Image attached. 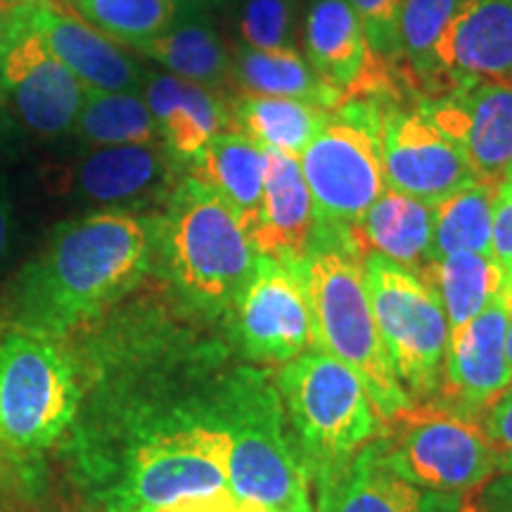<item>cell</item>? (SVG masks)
Returning <instances> with one entry per match:
<instances>
[{
    "label": "cell",
    "instance_id": "obj_37",
    "mask_svg": "<svg viewBox=\"0 0 512 512\" xmlns=\"http://www.w3.org/2000/svg\"><path fill=\"white\" fill-rule=\"evenodd\" d=\"M155 512H254V508L240 503L233 494H221L211 498H190V501L174 503Z\"/></svg>",
    "mask_w": 512,
    "mask_h": 512
},
{
    "label": "cell",
    "instance_id": "obj_30",
    "mask_svg": "<svg viewBox=\"0 0 512 512\" xmlns=\"http://www.w3.org/2000/svg\"><path fill=\"white\" fill-rule=\"evenodd\" d=\"M74 133L93 147L159 143L155 119L143 93H107L86 88Z\"/></svg>",
    "mask_w": 512,
    "mask_h": 512
},
{
    "label": "cell",
    "instance_id": "obj_7",
    "mask_svg": "<svg viewBox=\"0 0 512 512\" xmlns=\"http://www.w3.org/2000/svg\"><path fill=\"white\" fill-rule=\"evenodd\" d=\"M79 396L72 356L57 339L19 330L0 337V448L48 451L72 425Z\"/></svg>",
    "mask_w": 512,
    "mask_h": 512
},
{
    "label": "cell",
    "instance_id": "obj_17",
    "mask_svg": "<svg viewBox=\"0 0 512 512\" xmlns=\"http://www.w3.org/2000/svg\"><path fill=\"white\" fill-rule=\"evenodd\" d=\"M460 79L512 81V0H463L432 50V95Z\"/></svg>",
    "mask_w": 512,
    "mask_h": 512
},
{
    "label": "cell",
    "instance_id": "obj_36",
    "mask_svg": "<svg viewBox=\"0 0 512 512\" xmlns=\"http://www.w3.org/2000/svg\"><path fill=\"white\" fill-rule=\"evenodd\" d=\"M482 425L494 453L496 472L512 475V384L486 408Z\"/></svg>",
    "mask_w": 512,
    "mask_h": 512
},
{
    "label": "cell",
    "instance_id": "obj_3",
    "mask_svg": "<svg viewBox=\"0 0 512 512\" xmlns=\"http://www.w3.org/2000/svg\"><path fill=\"white\" fill-rule=\"evenodd\" d=\"M157 256L185 304L230 316L256 266V249L233 209L192 176H181L155 216Z\"/></svg>",
    "mask_w": 512,
    "mask_h": 512
},
{
    "label": "cell",
    "instance_id": "obj_26",
    "mask_svg": "<svg viewBox=\"0 0 512 512\" xmlns=\"http://www.w3.org/2000/svg\"><path fill=\"white\" fill-rule=\"evenodd\" d=\"M230 86L238 88L242 95L302 100L323 110H335L347 102L342 93L313 72L299 48L254 50L238 46L233 55Z\"/></svg>",
    "mask_w": 512,
    "mask_h": 512
},
{
    "label": "cell",
    "instance_id": "obj_9",
    "mask_svg": "<svg viewBox=\"0 0 512 512\" xmlns=\"http://www.w3.org/2000/svg\"><path fill=\"white\" fill-rule=\"evenodd\" d=\"M370 304L396 380L411 403L439 396L448 320L439 297L418 273L380 254L363 259Z\"/></svg>",
    "mask_w": 512,
    "mask_h": 512
},
{
    "label": "cell",
    "instance_id": "obj_25",
    "mask_svg": "<svg viewBox=\"0 0 512 512\" xmlns=\"http://www.w3.org/2000/svg\"><path fill=\"white\" fill-rule=\"evenodd\" d=\"M195 181L214 190L249 230L264 190L266 152L238 131H223L185 166Z\"/></svg>",
    "mask_w": 512,
    "mask_h": 512
},
{
    "label": "cell",
    "instance_id": "obj_13",
    "mask_svg": "<svg viewBox=\"0 0 512 512\" xmlns=\"http://www.w3.org/2000/svg\"><path fill=\"white\" fill-rule=\"evenodd\" d=\"M242 354L261 363L292 361L313 347L311 311L299 268L256 256L245 290L230 311Z\"/></svg>",
    "mask_w": 512,
    "mask_h": 512
},
{
    "label": "cell",
    "instance_id": "obj_35",
    "mask_svg": "<svg viewBox=\"0 0 512 512\" xmlns=\"http://www.w3.org/2000/svg\"><path fill=\"white\" fill-rule=\"evenodd\" d=\"M491 252L496 264L501 266L503 287L501 292L512 304V164L498 181L494 202V235H491Z\"/></svg>",
    "mask_w": 512,
    "mask_h": 512
},
{
    "label": "cell",
    "instance_id": "obj_33",
    "mask_svg": "<svg viewBox=\"0 0 512 512\" xmlns=\"http://www.w3.org/2000/svg\"><path fill=\"white\" fill-rule=\"evenodd\" d=\"M304 0H240L238 46L254 50L297 48Z\"/></svg>",
    "mask_w": 512,
    "mask_h": 512
},
{
    "label": "cell",
    "instance_id": "obj_10",
    "mask_svg": "<svg viewBox=\"0 0 512 512\" xmlns=\"http://www.w3.org/2000/svg\"><path fill=\"white\" fill-rule=\"evenodd\" d=\"M230 439L219 420L190 422L145 439L114 496V512H155L190 498L230 494Z\"/></svg>",
    "mask_w": 512,
    "mask_h": 512
},
{
    "label": "cell",
    "instance_id": "obj_23",
    "mask_svg": "<svg viewBox=\"0 0 512 512\" xmlns=\"http://www.w3.org/2000/svg\"><path fill=\"white\" fill-rule=\"evenodd\" d=\"M354 252L366 259L380 254L408 271L420 273L432 254V204L387 188L361 219L342 226Z\"/></svg>",
    "mask_w": 512,
    "mask_h": 512
},
{
    "label": "cell",
    "instance_id": "obj_4",
    "mask_svg": "<svg viewBox=\"0 0 512 512\" xmlns=\"http://www.w3.org/2000/svg\"><path fill=\"white\" fill-rule=\"evenodd\" d=\"M219 422L230 439V494L259 510L316 512L283 399L266 373L240 368L233 375L221 396Z\"/></svg>",
    "mask_w": 512,
    "mask_h": 512
},
{
    "label": "cell",
    "instance_id": "obj_1",
    "mask_svg": "<svg viewBox=\"0 0 512 512\" xmlns=\"http://www.w3.org/2000/svg\"><path fill=\"white\" fill-rule=\"evenodd\" d=\"M155 256V216L105 209L60 223L10 287L12 330L67 337L133 292Z\"/></svg>",
    "mask_w": 512,
    "mask_h": 512
},
{
    "label": "cell",
    "instance_id": "obj_22",
    "mask_svg": "<svg viewBox=\"0 0 512 512\" xmlns=\"http://www.w3.org/2000/svg\"><path fill=\"white\" fill-rule=\"evenodd\" d=\"M143 98L155 119L159 143L178 166H188L211 138L233 131L226 98L181 76L147 72Z\"/></svg>",
    "mask_w": 512,
    "mask_h": 512
},
{
    "label": "cell",
    "instance_id": "obj_12",
    "mask_svg": "<svg viewBox=\"0 0 512 512\" xmlns=\"http://www.w3.org/2000/svg\"><path fill=\"white\" fill-rule=\"evenodd\" d=\"M384 183L401 195L437 204L477 181L458 143L418 105L380 100Z\"/></svg>",
    "mask_w": 512,
    "mask_h": 512
},
{
    "label": "cell",
    "instance_id": "obj_6",
    "mask_svg": "<svg viewBox=\"0 0 512 512\" xmlns=\"http://www.w3.org/2000/svg\"><path fill=\"white\" fill-rule=\"evenodd\" d=\"M375 444L401 477L444 494L467 496L496 475L482 418L439 399L411 403L382 420Z\"/></svg>",
    "mask_w": 512,
    "mask_h": 512
},
{
    "label": "cell",
    "instance_id": "obj_20",
    "mask_svg": "<svg viewBox=\"0 0 512 512\" xmlns=\"http://www.w3.org/2000/svg\"><path fill=\"white\" fill-rule=\"evenodd\" d=\"M178 164L162 143L95 147L72 169V188L110 209L164 200L178 183Z\"/></svg>",
    "mask_w": 512,
    "mask_h": 512
},
{
    "label": "cell",
    "instance_id": "obj_5",
    "mask_svg": "<svg viewBox=\"0 0 512 512\" xmlns=\"http://www.w3.org/2000/svg\"><path fill=\"white\" fill-rule=\"evenodd\" d=\"M278 392L313 484L380 437L382 418L354 370L309 349L278 370Z\"/></svg>",
    "mask_w": 512,
    "mask_h": 512
},
{
    "label": "cell",
    "instance_id": "obj_45",
    "mask_svg": "<svg viewBox=\"0 0 512 512\" xmlns=\"http://www.w3.org/2000/svg\"><path fill=\"white\" fill-rule=\"evenodd\" d=\"M3 15H5V10H0V22H3Z\"/></svg>",
    "mask_w": 512,
    "mask_h": 512
},
{
    "label": "cell",
    "instance_id": "obj_18",
    "mask_svg": "<svg viewBox=\"0 0 512 512\" xmlns=\"http://www.w3.org/2000/svg\"><path fill=\"white\" fill-rule=\"evenodd\" d=\"M313 486L316 512H467L465 496L427 489L392 470L375 439Z\"/></svg>",
    "mask_w": 512,
    "mask_h": 512
},
{
    "label": "cell",
    "instance_id": "obj_29",
    "mask_svg": "<svg viewBox=\"0 0 512 512\" xmlns=\"http://www.w3.org/2000/svg\"><path fill=\"white\" fill-rule=\"evenodd\" d=\"M498 183L475 181L451 197L432 204L434 259L458 252L494 254V202Z\"/></svg>",
    "mask_w": 512,
    "mask_h": 512
},
{
    "label": "cell",
    "instance_id": "obj_11",
    "mask_svg": "<svg viewBox=\"0 0 512 512\" xmlns=\"http://www.w3.org/2000/svg\"><path fill=\"white\" fill-rule=\"evenodd\" d=\"M0 86L12 95L24 124L48 138L72 131L86 95L31 24L24 5L5 10L0 22Z\"/></svg>",
    "mask_w": 512,
    "mask_h": 512
},
{
    "label": "cell",
    "instance_id": "obj_2",
    "mask_svg": "<svg viewBox=\"0 0 512 512\" xmlns=\"http://www.w3.org/2000/svg\"><path fill=\"white\" fill-rule=\"evenodd\" d=\"M311 311L313 347L354 370L382 420L411 406L377 330L363 259L342 226H318L299 266Z\"/></svg>",
    "mask_w": 512,
    "mask_h": 512
},
{
    "label": "cell",
    "instance_id": "obj_21",
    "mask_svg": "<svg viewBox=\"0 0 512 512\" xmlns=\"http://www.w3.org/2000/svg\"><path fill=\"white\" fill-rule=\"evenodd\" d=\"M264 152V190L256 219L247 230L249 240L259 256L299 268L316 233L311 192L306 188L297 157L273 150Z\"/></svg>",
    "mask_w": 512,
    "mask_h": 512
},
{
    "label": "cell",
    "instance_id": "obj_28",
    "mask_svg": "<svg viewBox=\"0 0 512 512\" xmlns=\"http://www.w3.org/2000/svg\"><path fill=\"white\" fill-rule=\"evenodd\" d=\"M418 275L444 306L448 332L463 328L503 287V273L494 254H448L430 261Z\"/></svg>",
    "mask_w": 512,
    "mask_h": 512
},
{
    "label": "cell",
    "instance_id": "obj_8",
    "mask_svg": "<svg viewBox=\"0 0 512 512\" xmlns=\"http://www.w3.org/2000/svg\"><path fill=\"white\" fill-rule=\"evenodd\" d=\"M318 226H349L387 190L380 100L351 98L330 112L299 157Z\"/></svg>",
    "mask_w": 512,
    "mask_h": 512
},
{
    "label": "cell",
    "instance_id": "obj_16",
    "mask_svg": "<svg viewBox=\"0 0 512 512\" xmlns=\"http://www.w3.org/2000/svg\"><path fill=\"white\" fill-rule=\"evenodd\" d=\"M510 299L498 292L475 318L448 335L439 401L482 418L486 408L512 384L505 351Z\"/></svg>",
    "mask_w": 512,
    "mask_h": 512
},
{
    "label": "cell",
    "instance_id": "obj_34",
    "mask_svg": "<svg viewBox=\"0 0 512 512\" xmlns=\"http://www.w3.org/2000/svg\"><path fill=\"white\" fill-rule=\"evenodd\" d=\"M349 3L361 22L373 55L392 67L408 91H413L401 50V12L406 0H349Z\"/></svg>",
    "mask_w": 512,
    "mask_h": 512
},
{
    "label": "cell",
    "instance_id": "obj_38",
    "mask_svg": "<svg viewBox=\"0 0 512 512\" xmlns=\"http://www.w3.org/2000/svg\"><path fill=\"white\" fill-rule=\"evenodd\" d=\"M479 510L482 512H512V475L491 477L489 482L482 486Z\"/></svg>",
    "mask_w": 512,
    "mask_h": 512
},
{
    "label": "cell",
    "instance_id": "obj_24",
    "mask_svg": "<svg viewBox=\"0 0 512 512\" xmlns=\"http://www.w3.org/2000/svg\"><path fill=\"white\" fill-rule=\"evenodd\" d=\"M169 69L174 76L214 93H226L233 76V55L223 43L207 8L192 0H181L174 22L162 34L136 48Z\"/></svg>",
    "mask_w": 512,
    "mask_h": 512
},
{
    "label": "cell",
    "instance_id": "obj_19",
    "mask_svg": "<svg viewBox=\"0 0 512 512\" xmlns=\"http://www.w3.org/2000/svg\"><path fill=\"white\" fill-rule=\"evenodd\" d=\"M31 24L41 31L64 67L83 83V88L107 93H143L147 72L86 19L60 8L53 0L24 5Z\"/></svg>",
    "mask_w": 512,
    "mask_h": 512
},
{
    "label": "cell",
    "instance_id": "obj_44",
    "mask_svg": "<svg viewBox=\"0 0 512 512\" xmlns=\"http://www.w3.org/2000/svg\"><path fill=\"white\" fill-rule=\"evenodd\" d=\"M254 512H273V510H259V508H254Z\"/></svg>",
    "mask_w": 512,
    "mask_h": 512
},
{
    "label": "cell",
    "instance_id": "obj_32",
    "mask_svg": "<svg viewBox=\"0 0 512 512\" xmlns=\"http://www.w3.org/2000/svg\"><path fill=\"white\" fill-rule=\"evenodd\" d=\"M463 0H406L401 12V50L413 95L425 98L432 86V50Z\"/></svg>",
    "mask_w": 512,
    "mask_h": 512
},
{
    "label": "cell",
    "instance_id": "obj_42",
    "mask_svg": "<svg viewBox=\"0 0 512 512\" xmlns=\"http://www.w3.org/2000/svg\"><path fill=\"white\" fill-rule=\"evenodd\" d=\"M192 3H200V5H204V8H207V5H216V3H223V0H192Z\"/></svg>",
    "mask_w": 512,
    "mask_h": 512
},
{
    "label": "cell",
    "instance_id": "obj_15",
    "mask_svg": "<svg viewBox=\"0 0 512 512\" xmlns=\"http://www.w3.org/2000/svg\"><path fill=\"white\" fill-rule=\"evenodd\" d=\"M415 105L458 143L477 181H501L512 164V81L460 79Z\"/></svg>",
    "mask_w": 512,
    "mask_h": 512
},
{
    "label": "cell",
    "instance_id": "obj_14",
    "mask_svg": "<svg viewBox=\"0 0 512 512\" xmlns=\"http://www.w3.org/2000/svg\"><path fill=\"white\" fill-rule=\"evenodd\" d=\"M299 38L313 72L347 100L401 102L408 91L401 76L373 55L349 0H304Z\"/></svg>",
    "mask_w": 512,
    "mask_h": 512
},
{
    "label": "cell",
    "instance_id": "obj_41",
    "mask_svg": "<svg viewBox=\"0 0 512 512\" xmlns=\"http://www.w3.org/2000/svg\"><path fill=\"white\" fill-rule=\"evenodd\" d=\"M505 351H508V361L512 368V309H510V320H508V337H505Z\"/></svg>",
    "mask_w": 512,
    "mask_h": 512
},
{
    "label": "cell",
    "instance_id": "obj_39",
    "mask_svg": "<svg viewBox=\"0 0 512 512\" xmlns=\"http://www.w3.org/2000/svg\"><path fill=\"white\" fill-rule=\"evenodd\" d=\"M8 240H10V209H8V202L3 200V195H0V259L5 256V249H8Z\"/></svg>",
    "mask_w": 512,
    "mask_h": 512
},
{
    "label": "cell",
    "instance_id": "obj_27",
    "mask_svg": "<svg viewBox=\"0 0 512 512\" xmlns=\"http://www.w3.org/2000/svg\"><path fill=\"white\" fill-rule=\"evenodd\" d=\"M330 112L311 102L261 95H240L230 105L233 131L252 138L264 150L297 159L330 119Z\"/></svg>",
    "mask_w": 512,
    "mask_h": 512
},
{
    "label": "cell",
    "instance_id": "obj_40",
    "mask_svg": "<svg viewBox=\"0 0 512 512\" xmlns=\"http://www.w3.org/2000/svg\"><path fill=\"white\" fill-rule=\"evenodd\" d=\"M31 3H46V0H0V10L19 8V5H31Z\"/></svg>",
    "mask_w": 512,
    "mask_h": 512
},
{
    "label": "cell",
    "instance_id": "obj_43",
    "mask_svg": "<svg viewBox=\"0 0 512 512\" xmlns=\"http://www.w3.org/2000/svg\"><path fill=\"white\" fill-rule=\"evenodd\" d=\"M3 102H5V91H3V86H0V107H3Z\"/></svg>",
    "mask_w": 512,
    "mask_h": 512
},
{
    "label": "cell",
    "instance_id": "obj_31",
    "mask_svg": "<svg viewBox=\"0 0 512 512\" xmlns=\"http://www.w3.org/2000/svg\"><path fill=\"white\" fill-rule=\"evenodd\" d=\"M81 19L136 50L174 22L181 0H67Z\"/></svg>",
    "mask_w": 512,
    "mask_h": 512
}]
</instances>
